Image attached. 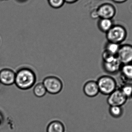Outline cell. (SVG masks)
I'll use <instances>...</instances> for the list:
<instances>
[{"label":"cell","instance_id":"22","mask_svg":"<svg viewBox=\"0 0 132 132\" xmlns=\"http://www.w3.org/2000/svg\"><path fill=\"white\" fill-rule=\"evenodd\" d=\"M17 1H18L19 2L22 3V2H25L26 1H28V0H17Z\"/></svg>","mask_w":132,"mask_h":132},{"label":"cell","instance_id":"1","mask_svg":"<svg viewBox=\"0 0 132 132\" xmlns=\"http://www.w3.org/2000/svg\"><path fill=\"white\" fill-rule=\"evenodd\" d=\"M37 80L35 71L29 67H23L15 72V84L22 90H28L34 87Z\"/></svg>","mask_w":132,"mask_h":132},{"label":"cell","instance_id":"9","mask_svg":"<svg viewBox=\"0 0 132 132\" xmlns=\"http://www.w3.org/2000/svg\"><path fill=\"white\" fill-rule=\"evenodd\" d=\"M15 72L10 68H3L0 70V83L5 86L15 84Z\"/></svg>","mask_w":132,"mask_h":132},{"label":"cell","instance_id":"17","mask_svg":"<svg viewBox=\"0 0 132 132\" xmlns=\"http://www.w3.org/2000/svg\"><path fill=\"white\" fill-rule=\"evenodd\" d=\"M48 1L50 6L55 9L60 8L65 3L64 0H48Z\"/></svg>","mask_w":132,"mask_h":132},{"label":"cell","instance_id":"6","mask_svg":"<svg viewBox=\"0 0 132 132\" xmlns=\"http://www.w3.org/2000/svg\"><path fill=\"white\" fill-rule=\"evenodd\" d=\"M96 11L98 18L102 19H112L116 13L115 6L109 3L102 4L97 9Z\"/></svg>","mask_w":132,"mask_h":132},{"label":"cell","instance_id":"20","mask_svg":"<svg viewBox=\"0 0 132 132\" xmlns=\"http://www.w3.org/2000/svg\"><path fill=\"white\" fill-rule=\"evenodd\" d=\"M112 1L113 2L117 4H122V3H125L128 0H112Z\"/></svg>","mask_w":132,"mask_h":132},{"label":"cell","instance_id":"18","mask_svg":"<svg viewBox=\"0 0 132 132\" xmlns=\"http://www.w3.org/2000/svg\"><path fill=\"white\" fill-rule=\"evenodd\" d=\"M110 112L111 114L115 117H119L121 115L122 109L121 106H110Z\"/></svg>","mask_w":132,"mask_h":132},{"label":"cell","instance_id":"3","mask_svg":"<svg viewBox=\"0 0 132 132\" xmlns=\"http://www.w3.org/2000/svg\"><path fill=\"white\" fill-rule=\"evenodd\" d=\"M97 82L99 92L104 95H109L117 89L116 81L111 76H101L98 78Z\"/></svg>","mask_w":132,"mask_h":132},{"label":"cell","instance_id":"10","mask_svg":"<svg viewBox=\"0 0 132 132\" xmlns=\"http://www.w3.org/2000/svg\"><path fill=\"white\" fill-rule=\"evenodd\" d=\"M83 89L85 94L89 97H94L100 93L97 81L94 80L86 81L83 86Z\"/></svg>","mask_w":132,"mask_h":132},{"label":"cell","instance_id":"7","mask_svg":"<svg viewBox=\"0 0 132 132\" xmlns=\"http://www.w3.org/2000/svg\"><path fill=\"white\" fill-rule=\"evenodd\" d=\"M117 57L122 65L132 63V45H121Z\"/></svg>","mask_w":132,"mask_h":132},{"label":"cell","instance_id":"24","mask_svg":"<svg viewBox=\"0 0 132 132\" xmlns=\"http://www.w3.org/2000/svg\"><path fill=\"white\" fill-rule=\"evenodd\" d=\"M0 42H1V40H0Z\"/></svg>","mask_w":132,"mask_h":132},{"label":"cell","instance_id":"23","mask_svg":"<svg viewBox=\"0 0 132 132\" xmlns=\"http://www.w3.org/2000/svg\"><path fill=\"white\" fill-rule=\"evenodd\" d=\"M7 1V0H0V1Z\"/></svg>","mask_w":132,"mask_h":132},{"label":"cell","instance_id":"14","mask_svg":"<svg viewBox=\"0 0 132 132\" xmlns=\"http://www.w3.org/2000/svg\"><path fill=\"white\" fill-rule=\"evenodd\" d=\"M33 92L36 97L42 98L45 95L47 91L43 82H38L33 87Z\"/></svg>","mask_w":132,"mask_h":132},{"label":"cell","instance_id":"12","mask_svg":"<svg viewBox=\"0 0 132 132\" xmlns=\"http://www.w3.org/2000/svg\"><path fill=\"white\" fill-rule=\"evenodd\" d=\"M120 71L125 80L132 81V63L122 65Z\"/></svg>","mask_w":132,"mask_h":132},{"label":"cell","instance_id":"8","mask_svg":"<svg viewBox=\"0 0 132 132\" xmlns=\"http://www.w3.org/2000/svg\"><path fill=\"white\" fill-rule=\"evenodd\" d=\"M107 102L112 106H121L125 104L127 99L120 89H116L108 95Z\"/></svg>","mask_w":132,"mask_h":132},{"label":"cell","instance_id":"15","mask_svg":"<svg viewBox=\"0 0 132 132\" xmlns=\"http://www.w3.org/2000/svg\"><path fill=\"white\" fill-rule=\"evenodd\" d=\"M121 44L108 42L105 47V50L110 54L117 56Z\"/></svg>","mask_w":132,"mask_h":132},{"label":"cell","instance_id":"25","mask_svg":"<svg viewBox=\"0 0 132 132\" xmlns=\"http://www.w3.org/2000/svg\"><path fill=\"white\" fill-rule=\"evenodd\" d=\"M131 98H132V97H131Z\"/></svg>","mask_w":132,"mask_h":132},{"label":"cell","instance_id":"19","mask_svg":"<svg viewBox=\"0 0 132 132\" xmlns=\"http://www.w3.org/2000/svg\"><path fill=\"white\" fill-rule=\"evenodd\" d=\"M78 0H64L65 3L67 4H72L77 2Z\"/></svg>","mask_w":132,"mask_h":132},{"label":"cell","instance_id":"4","mask_svg":"<svg viewBox=\"0 0 132 132\" xmlns=\"http://www.w3.org/2000/svg\"><path fill=\"white\" fill-rule=\"evenodd\" d=\"M127 36V32L125 28L121 25H114L112 28L106 33L108 42L121 44Z\"/></svg>","mask_w":132,"mask_h":132},{"label":"cell","instance_id":"5","mask_svg":"<svg viewBox=\"0 0 132 132\" xmlns=\"http://www.w3.org/2000/svg\"><path fill=\"white\" fill-rule=\"evenodd\" d=\"M122 65V64L116 56H110L103 60V69L110 74H115L120 71Z\"/></svg>","mask_w":132,"mask_h":132},{"label":"cell","instance_id":"13","mask_svg":"<svg viewBox=\"0 0 132 132\" xmlns=\"http://www.w3.org/2000/svg\"><path fill=\"white\" fill-rule=\"evenodd\" d=\"M65 127L61 122L55 121L50 122L47 128V132H64Z\"/></svg>","mask_w":132,"mask_h":132},{"label":"cell","instance_id":"2","mask_svg":"<svg viewBox=\"0 0 132 132\" xmlns=\"http://www.w3.org/2000/svg\"><path fill=\"white\" fill-rule=\"evenodd\" d=\"M47 92L52 95H56L61 92L63 88V83L61 78L55 75L46 77L42 81Z\"/></svg>","mask_w":132,"mask_h":132},{"label":"cell","instance_id":"21","mask_svg":"<svg viewBox=\"0 0 132 132\" xmlns=\"http://www.w3.org/2000/svg\"><path fill=\"white\" fill-rule=\"evenodd\" d=\"M3 116L2 115V114L1 112H0V126L2 125L3 121Z\"/></svg>","mask_w":132,"mask_h":132},{"label":"cell","instance_id":"11","mask_svg":"<svg viewBox=\"0 0 132 132\" xmlns=\"http://www.w3.org/2000/svg\"><path fill=\"white\" fill-rule=\"evenodd\" d=\"M112 19L100 18L97 22L98 29L103 32L106 33L114 26Z\"/></svg>","mask_w":132,"mask_h":132},{"label":"cell","instance_id":"16","mask_svg":"<svg viewBox=\"0 0 132 132\" xmlns=\"http://www.w3.org/2000/svg\"><path fill=\"white\" fill-rule=\"evenodd\" d=\"M120 90L123 94L128 98H131L132 95V84H125L121 87Z\"/></svg>","mask_w":132,"mask_h":132}]
</instances>
